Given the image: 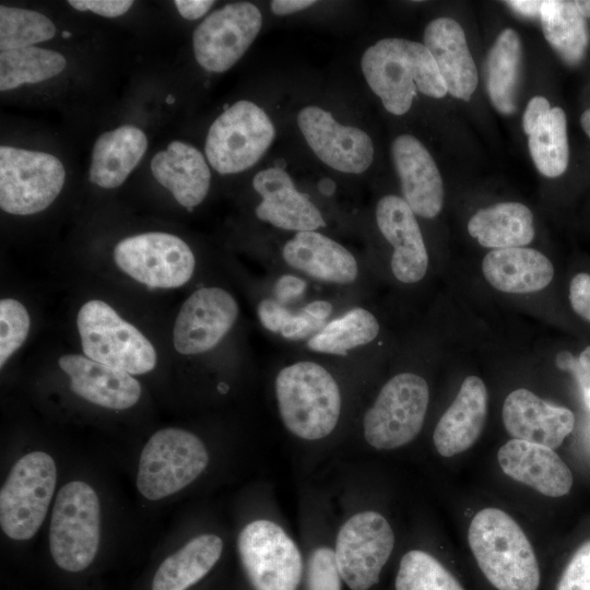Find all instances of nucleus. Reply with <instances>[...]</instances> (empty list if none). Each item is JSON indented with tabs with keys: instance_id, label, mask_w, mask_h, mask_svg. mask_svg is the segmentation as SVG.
<instances>
[{
	"instance_id": "nucleus-1",
	"label": "nucleus",
	"mask_w": 590,
	"mask_h": 590,
	"mask_svg": "<svg viewBox=\"0 0 590 590\" xmlns=\"http://www.w3.org/2000/svg\"><path fill=\"white\" fill-rule=\"evenodd\" d=\"M370 90L391 114H405L417 91L434 98L448 92L438 67L424 44L384 38L365 50L361 60Z\"/></svg>"
},
{
	"instance_id": "nucleus-2",
	"label": "nucleus",
	"mask_w": 590,
	"mask_h": 590,
	"mask_svg": "<svg viewBox=\"0 0 590 590\" xmlns=\"http://www.w3.org/2000/svg\"><path fill=\"white\" fill-rule=\"evenodd\" d=\"M471 552L498 590H538L539 564L523 530L505 511L484 508L469 526Z\"/></svg>"
},
{
	"instance_id": "nucleus-3",
	"label": "nucleus",
	"mask_w": 590,
	"mask_h": 590,
	"mask_svg": "<svg viewBox=\"0 0 590 590\" xmlns=\"http://www.w3.org/2000/svg\"><path fill=\"white\" fill-rule=\"evenodd\" d=\"M279 411L285 427L299 438L316 440L337 426L340 389L332 375L314 362H297L275 378Z\"/></svg>"
},
{
	"instance_id": "nucleus-4",
	"label": "nucleus",
	"mask_w": 590,
	"mask_h": 590,
	"mask_svg": "<svg viewBox=\"0 0 590 590\" xmlns=\"http://www.w3.org/2000/svg\"><path fill=\"white\" fill-rule=\"evenodd\" d=\"M101 535V509L95 491L85 482L63 485L54 505L49 547L63 570L78 573L94 560Z\"/></svg>"
},
{
	"instance_id": "nucleus-5",
	"label": "nucleus",
	"mask_w": 590,
	"mask_h": 590,
	"mask_svg": "<svg viewBox=\"0 0 590 590\" xmlns=\"http://www.w3.org/2000/svg\"><path fill=\"white\" fill-rule=\"evenodd\" d=\"M76 326L86 357L130 375L145 374L155 367L152 343L105 302L85 303Z\"/></svg>"
},
{
	"instance_id": "nucleus-6",
	"label": "nucleus",
	"mask_w": 590,
	"mask_h": 590,
	"mask_svg": "<svg viewBox=\"0 0 590 590\" xmlns=\"http://www.w3.org/2000/svg\"><path fill=\"white\" fill-rule=\"evenodd\" d=\"M57 482L54 459L33 451L12 467L0 491V524L10 539L33 538L45 520Z\"/></svg>"
},
{
	"instance_id": "nucleus-7",
	"label": "nucleus",
	"mask_w": 590,
	"mask_h": 590,
	"mask_svg": "<svg viewBox=\"0 0 590 590\" xmlns=\"http://www.w3.org/2000/svg\"><path fill=\"white\" fill-rule=\"evenodd\" d=\"M208 462V450L194 434L180 428L161 429L142 449L137 487L146 499L164 498L193 482Z\"/></svg>"
},
{
	"instance_id": "nucleus-8",
	"label": "nucleus",
	"mask_w": 590,
	"mask_h": 590,
	"mask_svg": "<svg viewBox=\"0 0 590 590\" xmlns=\"http://www.w3.org/2000/svg\"><path fill=\"white\" fill-rule=\"evenodd\" d=\"M428 400L429 390L424 378L413 373L393 376L364 416L366 441L379 450L409 444L422 429Z\"/></svg>"
},
{
	"instance_id": "nucleus-9",
	"label": "nucleus",
	"mask_w": 590,
	"mask_h": 590,
	"mask_svg": "<svg viewBox=\"0 0 590 590\" xmlns=\"http://www.w3.org/2000/svg\"><path fill=\"white\" fill-rule=\"evenodd\" d=\"M274 126L262 108L238 101L211 125L205 155L220 174H236L255 165L271 145Z\"/></svg>"
},
{
	"instance_id": "nucleus-10",
	"label": "nucleus",
	"mask_w": 590,
	"mask_h": 590,
	"mask_svg": "<svg viewBox=\"0 0 590 590\" xmlns=\"http://www.w3.org/2000/svg\"><path fill=\"white\" fill-rule=\"evenodd\" d=\"M66 170L56 156L1 145L0 206L15 215H30L48 208L60 193Z\"/></svg>"
},
{
	"instance_id": "nucleus-11",
	"label": "nucleus",
	"mask_w": 590,
	"mask_h": 590,
	"mask_svg": "<svg viewBox=\"0 0 590 590\" xmlns=\"http://www.w3.org/2000/svg\"><path fill=\"white\" fill-rule=\"evenodd\" d=\"M244 569L256 590H296L303 571L300 552L276 523L256 520L237 540Z\"/></svg>"
},
{
	"instance_id": "nucleus-12",
	"label": "nucleus",
	"mask_w": 590,
	"mask_h": 590,
	"mask_svg": "<svg viewBox=\"0 0 590 590\" xmlns=\"http://www.w3.org/2000/svg\"><path fill=\"white\" fill-rule=\"evenodd\" d=\"M117 266L150 288H174L187 283L196 259L179 237L161 232L144 233L119 241L114 250Z\"/></svg>"
},
{
	"instance_id": "nucleus-13",
	"label": "nucleus",
	"mask_w": 590,
	"mask_h": 590,
	"mask_svg": "<svg viewBox=\"0 0 590 590\" xmlns=\"http://www.w3.org/2000/svg\"><path fill=\"white\" fill-rule=\"evenodd\" d=\"M393 545V531L384 516L364 511L351 517L338 533L334 551L349 588L368 590L376 585Z\"/></svg>"
},
{
	"instance_id": "nucleus-14",
	"label": "nucleus",
	"mask_w": 590,
	"mask_h": 590,
	"mask_svg": "<svg viewBox=\"0 0 590 590\" xmlns=\"http://www.w3.org/2000/svg\"><path fill=\"white\" fill-rule=\"evenodd\" d=\"M262 15L250 2L228 3L208 15L193 32L198 63L211 72L232 68L260 32Z\"/></svg>"
},
{
	"instance_id": "nucleus-15",
	"label": "nucleus",
	"mask_w": 590,
	"mask_h": 590,
	"mask_svg": "<svg viewBox=\"0 0 590 590\" xmlns=\"http://www.w3.org/2000/svg\"><path fill=\"white\" fill-rule=\"evenodd\" d=\"M239 312L234 297L220 287H201L182 304L173 330V342L184 355L206 352L224 338Z\"/></svg>"
},
{
	"instance_id": "nucleus-16",
	"label": "nucleus",
	"mask_w": 590,
	"mask_h": 590,
	"mask_svg": "<svg viewBox=\"0 0 590 590\" xmlns=\"http://www.w3.org/2000/svg\"><path fill=\"white\" fill-rule=\"evenodd\" d=\"M297 123L314 153L333 169L361 174L373 163L374 145L369 135L359 128L339 123L323 108H303Z\"/></svg>"
},
{
	"instance_id": "nucleus-17",
	"label": "nucleus",
	"mask_w": 590,
	"mask_h": 590,
	"mask_svg": "<svg viewBox=\"0 0 590 590\" xmlns=\"http://www.w3.org/2000/svg\"><path fill=\"white\" fill-rule=\"evenodd\" d=\"M379 231L393 247L391 271L402 283L421 281L428 268V255L415 213L401 197L388 194L376 205Z\"/></svg>"
},
{
	"instance_id": "nucleus-18",
	"label": "nucleus",
	"mask_w": 590,
	"mask_h": 590,
	"mask_svg": "<svg viewBox=\"0 0 590 590\" xmlns=\"http://www.w3.org/2000/svg\"><path fill=\"white\" fill-rule=\"evenodd\" d=\"M503 423L514 439L555 449L573 432L575 415L569 409L553 405L521 388L506 397Z\"/></svg>"
},
{
	"instance_id": "nucleus-19",
	"label": "nucleus",
	"mask_w": 590,
	"mask_h": 590,
	"mask_svg": "<svg viewBox=\"0 0 590 590\" xmlns=\"http://www.w3.org/2000/svg\"><path fill=\"white\" fill-rule=\"evenodd\" d=\"M391 155L403 199L412 211L426 219L438 215L444 204V186L427 149L415 137L401 134L392 142Z\"/></svg>"
},
{
	"instance_id": "nucleus-20",
	"label": "nucleus",
	"mask_w": 590,
	"mask_h": 590,
	"mask_svg": "<svg viewBox=\"0 0 590 590\" xmlns=\"http://www.w3.org/2000/svg\"><path fill=\"white\" fill-rule=\"evenodd\" d=\"M252 186L262 198L255 211L259 220L297 233L326 226L318 208L295 188L282 168L270 167L257 173Z\"/></svg>"
},
{
	"instance_id": "nucleus-21",
	"label": "nucleus",
	"mask_w": 590,
	"mask_h": 590,
	"mask_svg": "<svg viewBox=\"0 0 590 590\" xmlns=\"http://www.w3.org/2000/svg\"><path fill=\"white\" fill-rule=\"evenodd\" d=\"M497 459L505 474L543 495L564 496L573 486L570 469L546 446L512 438L499 448Z\"/></svg>"
},
{
	"instance_id": "nucleus-22",
	"label": "nucleus",
	"mask_w": 590,
	"mask_h": 590,
	"mask_svg": "<svg viewBox=\"0 0 590 590\" xmlns=\"http://www.w3.org/2000/svg\"><path fill=\"white\" fill-rule=\"evenodd\" d=\"M58 364L70 377L71 390L94 404L123 410L134 405L141 396V386L130 374L86 356L63 355Z\"/></svg>"
},
{
	"instance_id": "nucleus-23",
	"label": "nucleus",
	"mask_w": 590,
	"mask_h": 590,
	"mask_svg": "<svg viewBox=\"0 0 590 590\" xmlns=\"http://www.w3.org/2000/svg\"><path fill=\"white\" fill-rule=\"evenodd\" d=\"M423 39L447 92L456 98L469 101L477 86V70L461 25L450 17L435 19L427 24Z\"/></svg>"
},
{
	"instance_id": "nucleus-24",
	"label": "nucleus",
	"mask_w": 590,
	"mask_h": 590,
	"mask_svg": "<svg viewBox=\"0 0 590 590\" xmlns=\"http://www.w3.org/2000/svg\"><path fill=\"white\" fill-rule=\"evenodd\" d=\"M487 415V390L483 380L468 376L433 435L436 450L452 457L468 450L480 437Z\"/></svg>"
},
{
	"instance_id": "nucleus-25",
	"label": "nucleus",
	"mask_w": 590,
	"mask_h": 590,
	"mask_svg": "<svg viewBox=\"0 0 590 590\" xmlns=\"http://www.w3.org/2000/svg\"><path fill=\"white\" fill-rule=\"evenodd\" d=\"M522 127L538 170L550 178L560 176L569 161L565 111L551 107L545 97L535 96L526 107Z\"/></svg>"
},
{
	"instance_id": "nucleus-26",
	"label": "nucleus",
	"mask_w": 590,
	"mask_h": 590,
	"mask_svg": "<svg viewBox=\"0 0 590 590\" xmlns=\"http://www.w3.org/2000/svg\"><path fill=\"white\" fill-rule=\"evenodd\" d=\"M285 262L322 282L349 284L358 267L354 256L338 241L315 231L298 232L282 250Z\"/></svg>"
},
{
	"instance_id": "nucleus-27",
	"label": "nucleus",
	"mask_w": 590,
	"mask_h": 590,
	"mask_svg": "<svg viewBox=\"0 0 590 590\" xmlns=\"http://www.w3.org/2000/svg\"><path fill=\"white\" fill-rule=\"evenodd\" d=\"M155 179L168 189L176 201L191 211L208 194L211 173L202 153L181 141H173L151 162Z\"/></svg>"
},
{
	"instance_id": "nucleus-28",
	"label": "nucleus",
	"mask_w": 590,
	"mask_h": 590,
	"mask_svg": "<svg viewBox=\"0 0 590 590\" xmlns=\"http://www.w3.org/2000/svg\"><path fill=\"white\" fill-rule=\"evenodd\" d=\"M486 281L496 290L526 294L545 288L554 276L551 260L533 248L494 249L482 261Z\"/></svg>"
},
{
	"instance_id": "nucleus-29",
	"label": "nucleus",
	"mask_w": 590,
	"mask_h": 590,
	"mask_svg": "<svg viewBox=\"0 0 590 590\" xmlns=\"http://www.w3.org/2000/svg\"><path fill=\"white\" fill-rule=\"evenodd\" d=\"M146 148V135L134 126H121L102 133L93 146L90 180L106 189L120 186L139 164Z\"/></svg>"
},
{
	"instance_id": "nucleus-30",
	"label": "nucleus",
	"mask_w": 590,
	"mask_h": 590,
	"mask_svg": "<svg viewBox=\"0 0 590 590\" xmlns=\"http://www.w3.org/2000/svg\"><path fill=\"white\" fill-rule=\"evenodd\" d=\"M469 234L486 248L524 247L534 238L533 215L519 202L480 209L468 223Z\"/></svg>"
},
{
	"instance_id": "nucleus-31",
	"label": "nucleus",
	"mask_w": 590,
	"mask_h": 590,
	"mask_svg": "<svg viewBox=\"0 0 590 590\" xmlns=\"http://www.w3.org/2000/svg\"><path fill=\"white\" fill-rule=\"evenodd\" d=\"M223 550L221 538L201 534L165 558L157 568L152 590H187L216 564Z\"/></svg>"
},
{
	"instance_id": "nucleus-32",
	"label": "nucleus",
	"mask_w": 590,
	"mask_h": 590,
	"mask_svg": "<svg viewBox=\"0 0 590 590\" xmlns=\"http://www.w3.org/2000/svg\"><path fill=\"white\" fill-rule=\"evenodd\" d=\"M522 48L517 32L504 30L492 46L486 64V85L494 107L504 115L516 110Z\"/></svg>"
},
{
	"instance_id": "nucleus-33",
	"label": "nucleus",
	"mask_w": 590,
	"mask_h": 590,
	"mask_svg": "<svg viewBox=\"0 0 590 590\" xmlns=\"http://www.w3.org/2000/svg\"><path fill=\"white\" fill-rule=\"evenodd\" d=\"M540 19L545 39L559 57L569 64L580 62L588 46V27L575 1L544 0Z\"/></svg>"
},
{
	"instance_id": "nucleus-34",
	"label": "nucleus",
	"mask_w": 590,
	"mask_h": 590,
	"mask_svg": "<svg viewBox=\"0 0 590 590\" xmlns=\"http://www.w3.org/2000/svg\"><path fill=\"white\" fill-rule=\"evenodd\" d=\"M379 329V322L370 311L356 307L327 323L308 340L307 346L314 352L346 355L350 350L375 340Z\"/></svg>"
},
{
	"instance_id": "nucleus-35",
	"label": "nucleus",
	"mask_w": 590,
	"mask_h": 590,
	"mask_svg": "<svg viewBox=\"0 0 590 590\" xmlns=\"http://www.w3.org/2000/svg\"><path fill=\"white\" fill-rule=\"evenodd\" d=\"M66 64L61 54L35 46L1 51L0 91L48 80L59 74Z\"/></svg>"
},
{
	"instance_id": "nucleus-36",
	"label": "nucleus",
	"mask_w": 590,
	"mask_h": 590,
	"mask_svg": "<svg viewBox=\"0 0 590 590\" xmlns=\"http://www.w3.org/2000/svg\"><path fill=\"white\" fill-rule=\"evenodd\" d=\"M257 311L260 322L269 331L279 332L288 340H302L324 328L332 306L327 300H315L299 314H292L275 300L262 299Z\"/></svg>"
},
{
	"instance_id": "nucleus-37",
	"label": "nucleus",
	"mask_w": 590,
	"mask_h": 590,
	"mask_svg": "<svg viewBox=\"0 0 590 590\" xmlns=\"http://www.w3.org/2000/svg\"><path fill=\"white\" fill-rule=\"evenodd\" d=\"M56 26L44 14L14 7L0 5L1 51L31 47L51 39Z\"/></svg>"
},
{
	"instance_id": "nucleus-38",
	"label": "nucleus",
	"mask_w": 590,
	"mask_h": 590,
	"mask_svg": "<svg viewBox=\"0 0 590 590\" xmlns=\"http://www.w3.org/2000/svg\"><path fill=\"white\" fill-rule=\"evenodd\" d=\"M396 590H464L455 576L430 554L413 550L400 562Z\"/></svg>"
},
{
	"instance_id": "nucleus-39",
	"label": "nucleus",
	"mask_w": 590,
	"mask_h": 590,
	"mask_svg": "<svg viewBox=\"0 0 590 590\" xmlns=\"http://www.w3.org/2000/svg\"><path fill=\"white\" fill-rule=\"evenodd\" d=\"M0 366L23 344L30 331V316L17 300L5 298L0 302Z\"/></svg>"
},
{
	"instance_id": "nucleus-40",
	"label": "nucleus",
	"mask_w": 590,
	"mask_h": 590,
	"mask_svg": "<svg viewBox=\"0 0 590 590\" xmlns=\"http://www.w3.org/2000/svg\"><path fill=\"white\" fill-rule=\"evenodd\" d=\"M341 579L334 551L326 546L316 548L308 560V590H341Z\"/></svg>"
},
{
	"instance_id": "nucleus-41",
	"label": "nucleus",
	"mask_w": 590,
	"mask_h": 590,
	"mask_svg": "<svg viewBox=\"0 0 590 590\" xmlns=\"http://www.w3.org/2000/svg\"><path fill=\"white\" fill-rule=\"evenodd\" d=\"M556 590H590V541L585 542L573 555Z\"/></svg>"
},
{
	"instance_id": "nucleus-42",
	"label": "nucleus",
	"mask_w": 590,
	"mask_h": 590,
	"mask_svg": "<svg viewBox=\"0 0 590 590\" xmlns=\"http://www.w3.org/2000/svg\"><path fill=\"white\" fill-rule=\"evenodd\" d=\"M557 367L571 373L581 391L590 388V345L575 357L570 352L562 351L556 357Z\"/></svg>"
},
{
	"instance_id": "nucleus-43",
	"label": "nucleus",
	"mask_w": 590,
	"mask_h": 590,
	"mask_svg": "<svg viewBox=\"0 0 590 590\" xmlns=\"http://www.w3.org/2000/svg\"><path fill=\"white\" fill-rule=\"evenodd\" d=\"M569 302L573 310L590 323V274L579 272L569 283Z\"/></svg>"
},
{
	"instance_id": "nucleus-44",
	"label": "nucleus",
	"mask_w": 590,
	"mask_h": 590,
	"mask_svg": "<svg viewBox=\"0 0 590 590\" xmlns=\"http://www.w3.org/2000/svg\"><path fill=\"white\" fill-rule=\"evenodd\" d=\"M79 11H92L102 16L116 17L126 13L133 4L131 0H69Z\"/></svg>"
},
{
	"instance_id": "nucleus-45",
	"label": "nucleus",
	"mask_w": 590,
	"mask_h": 590,
	"mask_svg": "<svg viewBox=\"0 0 590 590\" xmlns=\"http://www.w3.org/2000/svg\"><path fill=\"white\" fill-rule=\"evenodd\" d=\"M306 290V282L294 275L281 276L274 286L276 302L281 305L298 298Z\"/></svg>"
},
{
	"instance_id": "nucleus-46",
	"label": "nucleus",
	"mask_w": 590,
	"mask_h": 590,
	"mask_svg": "<svg viewBox=\"0 0 590 590\" xmlns=\"http://www.w3.org/2000/svg\"><path fill=\"white\" fill-rule=\"evenodd\" d=\"M179 14L187 20H197L204 15L214 4L212 0H176L174 1Z\"/></svg>"
},
{
	"instance_id": "nucleus-47",
	"label": "nucleus",
	"mask_w": 590,
	"mask_h": 590,
	"mask_svg": "<svg viewBox=\"0 0 590 590\" xmlns=\"http://www.w3.org/2000/svg\"><path fill=\"white\" fill-rule=\"evenodd\" d=\"M312 0H273L271 1V10L278 15H287L302 11L315 4Z\"/></svg>"
},
{
	"instance_id": "nucleus-48",
	"label": "nucleus",
	"mask_w": 590,
	"mask_h": 590,
	"mask_svg": "<svg viewBox=\"0 0 590 590\" xmlns=\"http://www.w3.org/2000/svg\"><path fill=\"white\" fill-rule=\"evenodd\" d=\"M506 4L524 16H540L543 0H511Z\"/></svg>"
},
{
	"instance_id": "nucleus-49",
	"label": "nucleus",
	"mask_w": 590,
	"mask_h": 590,
	"mask_svg": "<svg viewBox=\"0 0 590 590\" xmlns=\"http://www.w3.org/2000/svg\"><path fill=\"white\" fill-rule=\"evenodd\" d=\"M319 190L327 196H330L333 193L335 189L334 182L329 178H323L318 184Z\"/></svg>"
},
{
	"instance_id": "nucleus-50",
	"label": "nucleus",
	"mask_w": 590,
	"mask_h": 590,
	"mask_svg": "<svg viewBox=\"0 0 590 590\" xmlns=\"http://www.w3.org/2000/svg\"><path fill=\"white\" fill-rule=\"evenodd\" d=\"M575 4L585 17H590V0H577Z\"/></svg>"
},
{
	"instance_id": "nucleus-51",
	"label": "nucleus",
	"mask_w": 590,
	"mask_h": 590,
	"mask_svg": "<svg viewBox=\"0 0 590 590\" xmlns=\"http://www.w3.org/2000/svg\"><path fill=\"white\" fill-rule=\"evenodd\" d=\"M580 123L583 129V131L587 133V135L590 138V109H587L582 113L580 117Z\"/></svg>"
},
{
	"instance_id": "nucleus-52",
	"label": "nucleus",
	"mask_w": 590,
	"mask_h": 590,
	"mask_svg": "<svg viewBox=\"0 0 590 590\" xmlns=\"http://www.w3.org/2000/svg\"><path fill=\"white\" fill-rule=\"evenodd\" d=\"M582 398L586 406L590 410V388L582 391Z\"/></svg>"
},
{
	"instance_id": "nucleus-53",
	"label": "nucleus",
	"mask_w": 590,
	"mask_h": 590,
	"mask_svg": "<svg viewBox=\"0 0 590 590\" xmlns=\"http://www.w3.org/2000/svg\"><path fill=\"white\" fill-rule=\"evenodd\" d=\"M70 36H71V34L69 32H63L62 33V37H70Z\"/></svg>"
}]
</instances>
